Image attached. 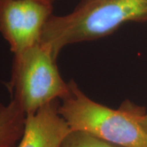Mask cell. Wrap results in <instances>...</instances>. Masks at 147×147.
I'll use <instances>...</instances> for the list:
<instances>
[{"instance_id":"1","label":"cell","mask_w":147,"mask_h":147,"mask_svg":"<svg viewBox=\"0 0 147 147\" xmlns=\"http://www.w3.org/2000/svg\"><path fill=\"white\" fill-rule=\"evenodd\" d=\"M131 21H147V0H81L68 14L51 16L40 42L57 59L65 47L107 36Z\"/></svg>"},{"instance_id":"2","label":"cell","mask_w":147,"mask_h":147,"mask_svg":"<svg viewBox=\"0 0 147 147\" xmlns=\"http://www.w3.org/2000/svg\"><path fill=\"white\" fill-rule=\"evenodd\" d=\"M69 85L59 112L71 131L88 132L122 147H147V133L141 123L146 113L144 107L126 100L112 109L89 98L73 79Z\"/></svg>"},{"instance_id":"3","label":"cell","mask_w":147,"mask_h":147,"mask_svg":"<svg viewBox=\"0 0 147 147\" xmlns=\"http://www.w3.org/2000/svg\"><path fill=\"white\" fill-rule=\"evenodd\" d=\"M56 61L52 50L41 42L14 54L9 90L11 100L26 115L69 93V82L62 79Z\"/></svg>"},{"instance_id":"4","label":"cell","mask_w":147,"mask_h":147,"mask_svg":"<svg viewBox=\"0 0 147 147\" xmlns=\"http://www.w3.org/2000/svg\"><path fill=\"white\" fill-rule=\"evenodd\" d=\"M53 15V3L42 0H0V34L16 54L40 42Z\"/></svg>"},{"instance_id":"5","label":"cell","mask_w":147,"mask_h":147,"mask_svg":"<svg viewBox=\"0 0 147 147\" xmlns=\"http://www.w3.org/2000/svg\"><path fill=\"white\" fill-rule=\"evenodd\" d=\"M60 100H54L26 115L25 127L16 147H61L71 131L59 112Z\"/></svg>"},{"instance_id":"6","label":"cell","mask_w":147,"mask_h":147,"mask_svg":"<svg viewBox=\"0 0 147 147\" xmlns=\"http://www.w3.org/2000/svg\"><path fill=\"white\" fill-rule=\"evenodd\" d=\"M26 115L11 100L8 105L0 102V147H16L25 127Z\"/></svg>"},{"instance_id":"7","label":"cell","mask_w":147,"mask_h":147,"mask_svg":"<svg viewBox=\"0 0 147 147\" xmlns=\"http://www.w3.org/2000/svg\"><path fill=\"white\" fill-rule=\"evenodd\" d=\"M61 147H122L105 142L88 132L71 131L62 143Z\"/></svg>"},{"instance_id":"8","label":"cell","mask_w":147,"mask_h":147,"mask_svg":"<svg viewBox=\"0 0 147 147\" xmlns=\"http://www.w3.org/2000/svg\"><path fill=\"white\" fill-rule=\"evenodd\" d=\"M141 123H142V127L144 128V130L146 131L147 133V113H146V115L143 116Z\"/></svg>"},{"instance_id":"9","label":"cell","mask_w":147,"mask_h":147,"mask_svg":"<svg viewBox=\"0 0 147 147\" xmlns=\"http://www.w3.org/2000/svg\"><path fill=\"white\" fill-rule=\"evenodd\" d=\"M42 1H45V2H48V3H53L54 0H42Z\"/></svg>"}]
</instances>
